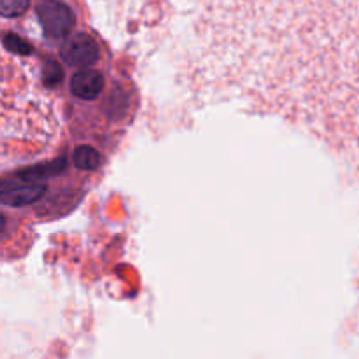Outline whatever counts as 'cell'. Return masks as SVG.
Listing matches in <instances>:
<instances>
[{"label": "cell", "mask_w": 359, "mask_h": 359, "mask_svg": "<svg viewBox=\"0 0 359 359\" xmlns=\"http://www.w3.org/2000/svg\"><path fill=\"white\" fill-rule=\"evenodd\" d=\"M104 86V76L97 70H81L74 76L72 83H70L72 93L77 98H83V100H93L95 97L102 93Z\"/></svg>", "instance_id": "3"}, {"label": "cell", "mask_w": 359, "mask_h": 359, "mask_svg": "<svg viewBox=\"0 0 359 359\" xmlns=\"http://www.w3.org/2000/svg\"><path fill=\"white\" fill-rule=\"evenodd\" d=\"M2 228H4V217L0 216V231H2Z\"/></svg>", "instance_id": "9"}, {"label": "cell", "mask_w": 359, "mask_h": 359, "mask_svg": "<svg viewBox=\"0 0 359 359\" xmlns=\"http://www.w3.org/2000/svg\"><path fill=\"white\" fill-rule=\"evenodd\" d=\"M100 163V154L95 149H91V147L83 146L74 153V165H76L77 168H81V170H93V168H97Z\"/></svg>", "instance_id": "5"}, {"label": "cell", "mask_w": 359, "mask_h": 359, "mask_svg": "<svg viewBox=\"0 0 359 359\" xmlns=\"http://www.w3.org/2000/svg\"><path fill=\"white\" fill-rule=\"evenodd\" d=\"M6 48L11 49L13 53H30V46L25 44L23 41H20L18 37H14V35H9V37H6Z\"/></svg>", "instance_id": "7"}, {"label": "cell", "mask_w": 359, "mask_h": 359, "mask_svg": "<svg viewBox=\"0 0 359 359\" xmlns=\"http://www.w3.org/2000/svg\"><path fill=\"white\" fill-rule=\"evenodd\" d=\"M44 191V184H14L0 191V202L11 207H25L37 202Z\"/></svg>", "instance_id": "4"}, {"label": "cell", "mask_w": 359, "mask_h": 359, "mask_svg": "<svg viewBox=\"0 0 359 359\" xmlns=\"http://www.w3.org/2000/svg\"><path fill=\"white\" fill-rule=\"evenodd\" d=\"M28 6H30V0H0V16H20L28 9Z\"/></svg>", "instance_id": "6"}, {"label": "cell", "mask_w": 359, "mask_h": 359, "mask_svg": "<svg viewBox=\"0 0 359 359\" xmlns=\"http://www.w3.org/2000/svg\"><path fill=\"white\" fill-rule=\"evenodd\" d=\"M37 16L46 35L51 39H63L74 27L72 11L58 0H42L37 7Z\"/></svg>", "instance_id": "1"}, {"label": "cell", "mask_w": 359, "mask_h": 359, "mask_svg": "<svg viewBox=\"0 0 359 359\" xmlns=\"http://www.w3.org/2000/svg\"><path fill=\"white\" fill-rule=\"evenodd\" d=\"M62 77H63V72L60 67L53 65L51 70H48V72H46V81H51V83H58Z\"/></svg>", "instance_id": "8"}, {"label": "cell", "mask_w": 359, "mask_h": 359, "mask_svg": "<svg viewBox=\"0 0 359 359\" xmlns=\"http://www.w3.org/2000/svg\"><path fill=\"white\" fill-rule=\"evenodd\" d=\"M62 60L70 67H91L98 60L97 42L88 35L69 39L62 48Z\"/></svg>", "instance_id": "2"}]
</instances>
